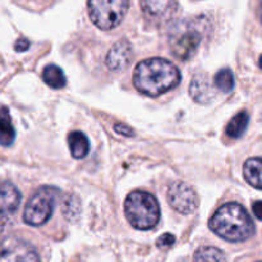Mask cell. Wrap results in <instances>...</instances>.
<instances>
[{
	"label": "cell",
	"mask_w": 262,
	"mask_h": 262,
	"mask_svg": "<svg viewBox=\"0 0 262 262\" xmlns=\"http://www.w3.org/2000/svg\"><path fill=\"white\" fill-rule=\"evenodd\" d=\"M0 262H40V256L26 241L8 237L0 241Z\"/></svg>",
	"instance_id": "cell-7"
},
{
	"label": "cell",
	"mask_w": 262,
	"mask_h": 262,
	"mask_svg": "<svg viewBox=\"0 0 262 262\" xmlns=\"http://www.w3.org/2000/svg\"><path fill=\"white\" fill-rule=\"evenodd\" d=\"M68 146L74 159H82L89 154L90 142L86 135L79 130H74L68 135Z\"/></svg>",
	"instance_id": "cell-15"
},
{
	"label": "cell",
	"mask_w": 262,
	"mask_h": 262,
	"mask_svg": "<svg viewBox=\"0 0 262 262\" xmlns=\"http://www.w3.org/2000/svg\"><path fill=\"white\" fill-rule=\"evenodd\" d=\"M42 79L48 86H50L54 90L63 89L67 83V78L63 69L59 68L55 64H50V66L43 68Z\"/></svg>",
	"instance_id": "cell-16"
},
{
	"label": "cell",
	"mask_w": 262,
	"mask_h": 262,
	"mask_svg": "<svg viewBox=\"0 0 262 262\" xmlns=\"http://www.w3.org/2000/svg\"><path fill=\"white\" fill-rule=\"evenodd\" d=\"M132 58V46L128 41H118L106 55V67L109 71L120 72L125 69Z\"/></svg>",
	"instance_id": "cell-10"
},
{
	"label": "cell",
	"mask_w": 262,
	"mask_h": 262,
	"mask_svg": "<svg viewBox=\"0 0 262 262\" xmlns=\"http://www.w3.org/2000/svg\"><path fill=\"white\" fill-rule=\"evenodd\" d=\"M60 191L55 187H41L28 200L23 212V220L31 227L43 225L53 215Z\"/></svg>",
	"instance_id": "cell-5"
},
{
	"label": "cell",
	"mask_w": 262,
	"mask_h": 262,
	"mask_svg": "<svg viewBox=\"0 0 262 262\" xmlns=\"http://www.w3.org/2000/svg\"><path fill=\"white\" fill-rule=\"evenodd\" d=\"M193 262H228L224 253L216 247L206 246L196 251Z\"/></svg>",
	"instance_id": "cell-18"
},
{
	"label": "cell",
	"mask_w": 262,
	"mask_h": 262,
	"mask_svg": "<svg viewBox=\"0 0 262 262\" xmlns=\"http://www.w3.org/2000/svg\"><path fill=\"white\" fill-rule=\"evenodd\" d=\"M252 210H253V214H255V216L257 217L258 220H262V201L255 202L252 206Z\"/></svg>",
	"instance_id": "cell-24"
},
{
	"label": "cell",
	"mask_w": 262,
	"mask_h": 262,
	"mask_svg": "<svg viewBox=\"0 0 262 262\" xmlns=\"http://www.w3.org/2000/svg\"><path fill=\"white\" fill-rule=\"evenodd\" d=\"M189 94L193 97L194 101L200 104H207L214 99L212 89L205 74H199L192 78L191 84H189Z\"/></svg>",
	"instance_id": "cell-12"
},
{
	"label": "cell",
	"mask_w": 262,
	"mask_h": 262,
	"mask_svg": "<svg viewBox=\"0 0 262 262\" xmlns=\"http://www.w3.org/2000/svg\"><path fill=\"white\" fill-rule=\"evenodd\" d=\"M63 211L67 219L73 220V216H78L81 207H79V201L76 196H68L63 202Z\"/></svg>",
	"instance_id": "cell-20"
},
{
	"label": "cell",
	"mask_w": 262,
	"mask_h": 262,
	"mask_svg": "<svg viewBox=\"0 0 262 262\" xmlns=\"http://www.w3.org/2000/svg\"><path fill=\"white\" fill-rule=\"evenodd\" d=\"M210 229L228 242H245L255 234V224L243 206L229 202L215 211L209 222Z\"/></svg>",
	"instance_id": "cell-2"
},
{
	"label": "cell",
	"mask_w": 262,
	"mask_h": 262,
	"mask_svg": "<svg viewBox=\"0 0 262 262\" xmlns=\"http://www.w3.org/2000/svg\"><path fill=\"white\" fill-rule=\"evenodd\" d=\"M243 176L247 183L262 189V158L248 159L243 166Z\"/></svg>",
	"instance_id": "cell-13"
},
{
	"label": "cell",
	"mask_w": 262,
	"mask_h": 262,
	"mask_svg": "<svg viewBox=\"0 0 262 262\" xmlns=\"http://www.w3.org/2000/svg\"><path fill=\"white\" fill-rule=\"evenodd\" d=\"M168 202L179 214L189 215L199 207V196L189 184L174 182L168 188Z\"/></svg>",
	"instance_id": "cell-8"
},
{
	"label": "cell",
	"mask_w": 262,
	"mask_h": 262,
	"mask_svg": "<svg viewBox=\"0 0 262 262\" xmlns=\"http://www.w3.org/2000/svg\"><path fill=\"white\" fill-rule=\"evenodd\" d=\"M14 48L17 51H26L28 48H30V42H28L26 38H19V40L15 42Z\"/></svg>",
	"instance_id": "cell-23"
},
{
	"label": "cell",
	"mask_w": 262,
	"mask_h": 262,
	"mask_svg": "<svg viewBox=\"0 0 262 262\" xmlns=\"http://www.w3.org/2000/svg\"><path fill=\"white\" fill-rule=\"evenodd\" d=\"M141 8L145 15L155 22H166L177 12V0H141Z\"/></svg>",
	"instance_id": "cell-9"
},
{
	"label": "cell",
	"mask_w": 262,
	"mask_h": 262,
	"mask_svg": "<svg viewBox=\"0 0 262 262\" xmlns=\"http://www.w3.org/2000/svg\"><path fill=\"white\" fill-rule=\"evenodd\" d=\"M260 67H261V69H262V55H261V58H260Z\"/></svg>",
	"instance_id": "cell-26"
},
{
	"label": "cell",
	"mask_w": 262,
	"mask_h": 262,
	"mask_svg": "<svg viewBox=\"0 0 262 262\" xmlns=\"http://www.w3.org/2000/svg\"><path fill=\"white\" fill-rule=\"evenodd\" d=\"M260 15H261V20H262V0H261V5H260Z\"/></svg>",
	"instance_id": "cell-25"
},
{
	"label": "cell",
	"mask_w": 262,
	"mask_h": 262,
	"mask_svg": "<svg viewBox=\"0 0 262 262\" xmlns=\"http://www.w3.org/2000/svg\"><path fill=\"white\" fill-rule=\"evenodd\" d=\"M214 83L220 91L230 92L234 89V76H233L230 69H222L216 73L214 79Z\"/></svg>",
	"instance_id": "cell-19"
},
{
	"label": "cell",
	"mask_w": 262,
	"mask_h": 262,
	"mask_svg": "<svg viewBox=\"0 0 262 262\" xmlns=\"http://www.w3.org/2000/svg\"><path fill=\"white\" fill-rule=\"evenodd\" d=\"M89 14L100 30H113L122 23L129 8V0H89Z\"/></svg>",
	"instance_id": "cell-6"
},
{
	"label": "cell",
	"mask_w": 262,
	"mask_h": 262,
	"mask_svg": "<svg viewBox=\"0 0 262 262\" xmlns=\"http://www.w3.org/2000/svg\"><path fill=\"white\" fill-rule=\"evenodd\" d=\"M124 212L127 220L138 230H148L160 220V206L152 194L135 191L125 199Z\"/></svg>",
	"instance_id": "cell-4"
},
{
	"label": "cell",
	"mask_w": 262,
	"mask_h": 262,
	"mask_svg": "<svg viewBox=\"0 0 262 262\" xmlns=\"http://www.w3.org/2000/svg\"><path fill=\"white\" fill-rule=\"evenodd\" d=\"M205 18L179 20L169 32L171 54L179 60L187 61L196 54L205 33Z\"/></svg>",
	"instance_id": "cell-3"
},
{
	"label": "cell",
	"mask_w": 262,
	"mask_h": 262,
	"mask_svg": "<svg viewBox=\"0 0 262 262\" xmlns=\"http://www.w3.org/2000/svg\"><path fill=\"white\" fill-rule=\"evenodd\" d=\"M15 130L13 127L9 109L0 106V146H10L14 142Z\"/></svg>",
	"instance_id": "cell-14"
},
{
	"label": "cell",
	"mask_w": 262,
	"mask_h": 262,
	"mask_svg": "<svg viewBox=\"0 0 262 262\" xmlns=\"http://www.w3.org/2000/svg\"><path fill=\"white\" fill-rule=\"evenodd\" d=\"M114 129H115V132H118L119 135L127 136V137H130V136L135 135V132H133L132 128L128 127V125H125V124H115Z\"/></svg>",
	"instance_id": "cell-22"
},
{
	"label": "cell",
	"mask_w": 262,
	"mask_h": 262,
	"mask_svg": "<svg viewBox=\"0 0 262 262\" xmlns=\"http://www.w3.org/2000/svg\"><path fill=\"white\" fill-rule=\"evenodd\" d=\"M174 241H176V238L173 237L171 234H169V233H166V234H164L163 237H160L158 239V242H156V245H158V247H169V246H171L174 243Z\"/></svg>",
	"instance_id": "cell-21"
},
{
	"label": "cell",
	"mask_w": 262,
	"mask_h": 262,
	"mask_svg": "<svg viewBox=\"0 0 262 262\" xmlns=\"http://www.w3.org/2000/svg\"><path fill=\"white\" fill-rule=\"evenodd\" d=\"M181 82V72L171 61L163 58H151L137 64L133 74V84L141 94L156 97L176 89Z\"/></svg>",
	"instance_id": "cell-1"
},
{
	"label": "cell",
	"mask_w": 262,
	"mask_h": 262,
	"mask_svg": "<svg viewBox=\"0 0 262 262\" xmlns=\"http://www.w3.org/2000/svg\"><path fill=\"white\" fill-rule=\"evenodd\" d=\"M20 192L9 182H0V214L8 215L17 211L20 204Z\"/></svg>",
	"instance_id": "cell-11"
},
{
	"label": "cell",
	"mask_w": 262,
	"mask_h": 262,
	"mask_svg": "<svg viewBox=\"0 0 262 262\" xmlns=\"http://www.w3.org/2000/svg\"><path fill=\"white\" fill-rule=\"evenodd\" d=\"M250 117L246 112H241L228 123L227 125V135L232 138H239L247 129Z\"/></svg>",
	"instance_id": "cell-17"
}]
</instances>
